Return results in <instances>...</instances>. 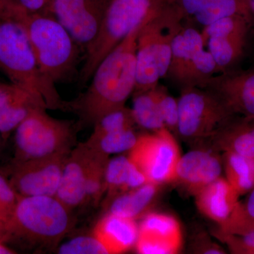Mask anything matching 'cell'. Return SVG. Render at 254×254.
I'll return each instance as SVG.
<instances>
[{"mask_svg": "<svg viewBox=\"0 0 254 254\" xmlns=\"http://www.w3.org/2000/svg\"><path fill=\"white\" fill-rule=\"evenodd\" d=\"M168 0H110L99 33L85 53L79 81L85 85L95 68L132 31L163 9Z\"/></svg>", "mask_w": 254, "mask_h": 254, "instance_id": "obj_6", "label": "cell"}, {"mask_svg": "<svg viewBox=\"0 0 254 254\" xmlns=\"http://www.w3.org/2000/svg\"><path fill=\"white\" fill-rule=\"evenodd\" d=\"M60 254H110L108 248L95 235L78 236L58 247Z\"/></svg>", "mask_w": 254, "mask_h": 254, "instance_id": "obj_32", "label": "cell"}, {"mask_svg": "<svg viewBox=\"0 0 254 254\" xmlns=\"http://www.w3.org/2000/svg\"><path fill=\"white\" fill-rule=\"evenodd\" d=\"M250 27L242 15L220 18L203 27V43L216 64L217 74L236 68L245 54Z\"/></svg>", "mask_w": 254, "mask_h": 254, "instance_id": "obj_10", "label": "cell"}, {"mask_svg": "<svg viewBox=\"0 0 254 254\" xmlns=\"http://www.w3.org/2000/svg\"><path fill=\"white\" fill-rule=\"evenodd\" d=\"M160 185L147 182L120 193L109 202L108 213L136 220L148 213L158 195Z\"/></svg>", "mask_w": 254, "mask_h": 254, "instance_id": "obj_24", "label": "cell"}, {"mask_svg": "<svg viewBox=\"0 0 254 254\" xmlns=\"http://www.w3.org/2000/svg\"><path fill=\"white\" fill-rule=\"evenodd\" d=\"M222 154L208 146L195 147L182 155L173 183L194 196L209 184L222 177Z\"/></svg>", "mask_w": 254, "mask_h": 254, "instance_id": "obj_14", "label": "cell"}, {"mask_svg": "<svg viewBox=\"0 0 254 254\" xmlns=\"http://www.w3.org/2000/svg\"><path fill=\"white\" fill-rule=\"evenodd\" d=\"M131 109L137 126L150 132L165 128L152 89L133 93Z\"/></svg>", "mask_w": 254, "mask_h": 254, "instance_id": "obj_26", "label": "cell"}, {"mask_svg": "<svg viewBox=\"0 0 254 254\" xmlns=\"http://www.w3.org/2000/svg\"><path fill=\"white\" fill-rule=\"evenodd\" d=\"M70 151L15 162L10 185L18 195L55 196Z\"/></svg>", "mask_w": 254, "mask_h": 254, "instance_id": "obj_12", "label": "cell"}, {"mask_svg": "<svg viewBox=\"0 0 254 254\" xmlns=\"http://www.w3.org/2000/svg\"><path fill=\"white\" fill-rule=\"evenodd\" d=\"M247 14L251 25L254 26V0H246Z\"/></svg>", "mask_w": 254, "mask_h": 254, "instance_id": "obj_37", "label": "cell"}, {"mask_svg": "<svg viewBox=\"0 0 254 254\" xmlns=\"http://www.w3.org/2000/svg\"><path fill=\"white\" fill-rule=\"evenodd\" d=\"M138 138L134 128H130L98 137L90 136L85 143L95 151L110 156L130 151L136 144Z\"/></svg>", "mask_w": 254, "mask_h": 254, "instance_id": "obj_27", "label": "cell"}, {"mask_svg": "<svg viewBox=\"0 0 254 254\" xmlns=\"http://www.w3.org/2000/svg\"><path fill=\"white\" fill-rule=\"evenodd\" d=\"M146 177L128 156L109 159L105 169V193L108 203L117 195L147 183Z\"/></svg>", "mask_w": 254, "mask_h": 254, "instance_id": "obj_23", "label": "cell"}, {"mask_svg": "<svg viewBox=\"0 0 254 254\" xmlns=\"http://www.w3.org/2000/svg\"><path fill=\"white\" fill-rule=\"evenodd\" d=\"M94 235L104 244L110 254H123L136 245L138 225L136 220L108 213L97 224Z\"/></svg>", "mask_w": 254, "mask_h": 254, "instance_id": "obj_22", "label": "cell"}, {"mask_svg": "<svg viewBox=\"0 0 254 254\" xmlns=\"http://www.w3.org/2000/svg\"><path fill=\"white\" fill-rule=\"evenodd\" d=\"M128 156L148 182L161 186L173 183L182 154L176 136L165 128L138 136Z\"/></svg>", "mask_w": 254, "mask_h": 254, "instance_id": "obj_9", "label": "cell"}, {"mask_svg": "<svg viewBox=\"0 0 254 254\" xmlns=\"http://www.w3.org/2000/svg\"><path fill=\"white\" fill-rule=\"evenodd\" d=\"M71 211L55 196L18 195L12 215L6 222L8 240L55 247L71 228Z\"/></svg>", "mask_w": 254, "mask_h": 254, "instance_id": "obj_5", "label": "cell"}, {"mask_svg": "<svg viewBox=\"0 0 254 254\" xmlns=\"http://www.w3.org/2000/svg\"><path fill=\"white\" fill-rule=\"evenodd\" d=\"M16 254L14 250H11L7 246L5 245L4 242L0 241V254Z\"/></svg>", "mask_w": 254, "mask_h": 254, "instance_id": "obj_40", "label": "cell"}, {"mask_svg": "<svg viewBox=\"0 0 254 254\" xmlns=\"http://www.w3.org/2000/svg\"><path fill=\"white\" fill-rule=\"evenodd\" d=\"M48 110H32L15 129L16 161L33 160L70 151L81 128L77 122L50 116Z\"/></svg>", "mask_w": 254, "mask_h": 254, "instance_id": "obj_7", "label": "cell"}, {"mask_svg": "<svg viewBox=\"0 0 254 254\" xmlns=\"http://www.w3.org/2000/svg\"><path fill=\"white\" fill-rule=\"evenodd\" d=\"M213 236L225 244L233 254H254V230L242 234H230L215 230Z\"/></svg>", "mask_w": 254, "mask_h": 254, "instance_id": "obj_33", "label": "cell"}, {"mask_svg": "<svg viewBox=\"0 0 254 254\" xmlns=\"http://www.w3.org/2000/svg\"><path fill=\"white\" fill-rule=\"evenodd\" d=\"M168 1L178 10L183 18L184 23H194L205 27L220 18L232 15H242L249 20L246 0Z\"/></svg>", "mask_w": 254, "mask_h": 254, "instance_id": "obj_19", "label": "cell"}, {"mask_svg": "<svg viewBox=\"0 0 254 254\" xmlns=\"http://www.w3.org/2000/svg\"><path fill=\"white\" fill-rule=\"evenodd\" d=\"M15 16L27 33L43 73L53 83L69 81L76 74L84 51L50 12H26L16 5Z\"/></svg>", "mask_w": 254, "mask_h": 254, "instance_id": "obj_3", "label": "cell"}, {"mask_svg": "<svg viewBox=\"0 0 254 254\" xmlns=\"http://www.w3.org/2000/svg\"><path fill=\"white\" fill-rule=\"evenodd\" d=\"M18 197L9 182L0 175V217L6 222L12 215Z\"/></svg>", "mask_w": 254, "mask_h": 254, "instance_id": "obj_34", "label": "cell"}, {"mask_svg": "<svg viewBox=\"0 0 254 254\" xmlns=\"http://www.w3.org/2000/svg\"><path fill=\"white\" fill-rule=\"evenodd\" d=\"M20 9L26 12L48 13L50 12L52 0H11Z\"/></svg>", "mask_w": 254, "mask_h": 254, "instance_id": "obj_36", "label": "cell"}, {"mask_svg": "<svg viewBox=\"0 0 254 254\" xmlns=\"http://www.w3.org/2000/svg\"><path fill=\"white\" fill-rule=\"evenodd\" d=\"M11 0H0V15L4 14L12 5Z\"/></svg>", "mask_w": 254, "mask_h": 254, "instance_id": "obj_39", "label": "cell"}, {"mask_svg": "<svg viewBox=\"0 0 254 254\" xmlns=\"http://www.w3.org/2000/svg\"><path fill=\"white\" fill-rule=\"evenodd\" d=\"M38 107L47 108L41 100L13 83L0 82V134L4 139ZM48 109V108H47Z\"/></svg>", "mask_w": 254, "mask_h": 254, "instance_id": "obj_20", "label": "cell"}, {"mask_svg": "<svg viewBox=\"0 0 254 254\" xmlns=\"http://www.w3.org/2000/svg\"><path fill=\"white\" fill-rule=\"evenodd\" d=\"M202 88L218 97L234 115L254 117V68L218 73Z\"/></svg>", "mask_w": 254, "mask_h": 254, "instance_id": "obj_15", "label": "cell"}, {"mask_svg": "<svg viewBox=\"0 0 254 254\" xmlns=\"http://www.w3.org/2000/svg\"><path fill=\"white\" fill-rule=\"evenodd\" d=\"M204 146L254 158V117L235 115Z\"/></svg>", "mask_w": 254, "mask_h": 254, "instance_id": "obj_21", "label": "cell"}, {"mask_svg": "<svg viewBox=\"0 0 254 254\" xmlns=\"http://www.w3.org/2000/svg\"><path fill=\"white\" fill-rule=\"evenodd\" d=\"M110 0H52L50 12L86 53L99 33Z\"/></svg>", "mask_w": 254, "mask_h": 254, "instance_id": "obj_11", "label": "cell"}, {"mask_svg": "<svg viewBox=\"0 0 254 254\" xmlns=\"http://www.w3.org/2000/svg\"><path fill=\"white\" fill-rule=\"evenodd\" d=\"M193 197L198 211L220 227L231 217L240 201V195L226 179L220 177Z\"/></svg>", "mask_w": 254, "mask_h": 254, "instance_id": "obj_18", "label": "cell"}, {"mask_svg": "<svg viewBox=\"0 0 254 254\" xmlns=\"http://www.w3.org/2000/svg\"><path fill=\"white\" fill-rule=\"evenodd\" d=\"M16 5L0 15V71L10 83L31 93L48 109L64 111L65 101L41 71L27 33L15 16Z\"/></svg>", "mask_w": 254, "mask_h": 254, "instance_id": "obj_2", "label": "cell"}, {"mask_svg": "<svg viewBox=\"0 0 254 254\" xmlns=\"http://www.w3.org/2000/svg\"><path fill=\"white\" fill-rule=\"evenodd\" d=\"M245 200H240L231 217L220 231L230 234H242L254 230V189L247 193Z\"/></svg>", "mask_w": 254, "mask_h": 254, "instance_id": "obj_29", "label": "cell"}, {"mask_svg": "<svg viewBox=\"0 0 254 254\" xmlns=\"http://www.w3.org/2000/svg\"><path fill=\"white\" fill-rule=\"evenodd\" d=\"M8 240L6 222L0 217V241L5 242Z\"/></svg>", "mask_w": 254, "mask_h": 254, "instance_id": "obj_38", "label": "cell"}, {"mask_svg": "<svg viewBox=\"0 0 254 254\" xmlns=\"http://www.w3.org/2000/svg\"><path fill=\"white\" fill-rule=\"evenodd\" d=\"M204 48L201 32L191 25H184L174 39L170 66L165 77L180 89L188 87L190 70L198 53Z\"/></svg>", "mask_w": 254, "mask_h": 254, "instance_id": "obj_17", "label": "cell"}, {"mask_svg": "<svg viewBox=\"0 0 254 254\" xmlns=\"http://www.w3.org/2000/svg\"><path fill=\"white\" fill-rule=\"evenodd\" d=\"M222 168L227 182L241 195L254 189V158L225 151L222 153Z\"/></svg>", "mask_w": 254, "mask_h": 254, "instance_id": "obj_25", "label": "cell"}, {"mask_svg": "<svg viewBox=\"0 0 254 254\" xmlns=\"http://www.w3.org/2000/svg\"><path fill=\"white\" fill-rule=\"evenodd\" d=\"M89 148L91 156L86 173V201L97 205L105 193V169L109 156Z\"/></svg>", "mask_w": 254, "mask_h": 254, "instance_id": "obj_28", "label": "cell"}, {"mask_svg": "<svg viewBox=\"0 0 254 254\" xmlns=\"http://www.w3.org/2000/svg\"><path fill=\"white\" fill-rule=\"evenodd\" d=\"M177 100V137L193 148L206 145L235 116L218 97L204 88H181Z\"/></svg>", "mask_w": 254, "mask_h": 254, "instance_id": "obj_8", "label": "cell"}, {"mask_svg": "<svg viewBox=\"0 0 254 254\" xmlns=\"http://www.w3.org/2000/svg\"><path fill=\"white\" fill-rule=\"evenodd\" d=\"M165 128L177 137L179 122L178 100L169 93L160 83L152 89Z\"/></svg>", "mask_w": 254, "mask_h": 254, "instance_id": "obj_31", "label": "cell"}, {"mask_svg": "<svg viewBox=\"0 0 254 254\" xmlns=\"http://www.w3.org/2000/svg\"><path fill=\"white\" fill-rule=\"evenodd\" d=\"M183 235L180 222L168 214L150 212L142 217L134 248L141 254H177Z\"/></svg>", "mask_w": 254, "mask_h": 254, "instance_id": "obj_13", "label": "cell"}, {"mask_svg": "<svg viewBox=\"0 0 254 254\" xmlns=\"http://www.w3.org/2000/svg\"><path fill=\"white\" fill-rule=\"evenodd\" d=\"M134 118L131 108L124 106L103 115L95 125L91 137H98L111 132L135 128Z\"/></svg>", "mask_w": 254, "mask_h": 254, "instance_id": "obj_30", "label": "cell"}, {"mask_svg": "<svg viewBox=\"0 0 254 254\" xmlns=\"http://www.w3.org/2000/svg\"><path fill=\"white\" fill-rule=\"evenodd\" d=\"M143 24L132 31L100 62L85 92L71 101H65V111L76 114L81 127L93 126L103 115L125 106L133 94L136 81L137 37Z\"/></svg>", "mask_w": 254, "mask_h": 254, "instance_id": "obj_1", "label": "cell"}, {"mask_svg": "<svg viewBox=\"0 0 254 254\" xmlns=\"http://www.w3.org/2000/svg\"><path fill=\"white\" fill-rule=\"evenodd\" d=\"M193 253L202 254H225V250L214 242L205 232H199L193 239L191 245Z\"/></svg>", "mask_w": 254, "mask_h": 254, "instance_id": "obj_35", "label": "cell"}, {"mask_svg": "<svg viewBox=\"0 0 254 254\" xmlns=\"http://www.w3.org/2000/svg\"><path fill=\"white\" fill-rule=\"evenodd\" d=\"M183 26L182 15L168 0L158 14L143 25L137 37L133 93L153 89L166 76L173 41Z\"/></svg>", "mask_w": 254, "mask_h": 254, "instance_id": "obj_4", "label": "cell"}, {"mask_svg": "<svg viewBox=\"0 0 254 254\" xmlns=\"http://www.w3.org/2000/svg\"><path fill=\"white\" fill-rule=\"evenodd\" d=\"M91 150L86 143H79L71 150L65 163L56 197L69 210L86 202V173Z\"/></svg>", "mask_w": 254, "mask_h": 254, "instance_id": "obj_16", "label": "cell"}]
</instances>
